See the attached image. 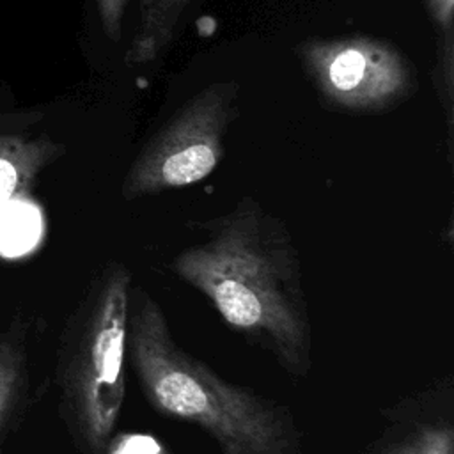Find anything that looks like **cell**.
<instances>
[{
	"label": "cell",
	"instance_id": "cell-1",
	"mask_svg": "<svg viewBox=\"0 0 454 454\" xmlns=\"http://www.w3.org/2000/svg\"><path fill=\"white\" fill-rule=\"evenodd\" d=\"M204 238L172 259L225 325L268 351L294 378L312 369V325L301 262L282 218L254 197L199 225Z\"/></svg>",
	"mask_w": 454,
	"mask_h": 454
},
{
	"label": "cell",
	"instance_id": "cell-2",
	"mask_svg": "<svg viewBox=\"0 0 454 454\" xmlns=\"http://www.w3.org/2000/svg\"><path fill=\"white\" fill-rule=\"evenodd\" d=\"M128 356L151 408L204 431L220 454H301L291 410L220 378L174 339L160 303L133 286Z\"/></svg>",
	"mask_w": 454,
	"mask_h": 454
},
{
	"label": "cell",
	"instance_id": "cell-3",
	"mask_svg": "<svg viewBox=\"0 0 454 454\" xmlns=\"http://www.w3.org/2000/svg\"><path fill=\"white\" fill-rule=\"evenodd\" d=\"M131 270L108 262L85 301L66 369L73 427L85 454H105L126 395Z\"/></svg>",
	"mask_w": 454,
	"mask_h": 454
},
{
	"label": "cell",
	"instance_id": "cell-4",
	"mask_svg": "<svg viewBox=\"0 0 454 454\" xmlns=\"http://www.w3.org/2000/svg\"><path fill=\"white\" fill-rule=\"evenodd\" d=\"M238 83L215 82L193 94L140 149L121 186L126 200L204 181L223 158V137L238 115Z\"/></svg>",
	"mask_w": 454,
	"mask_h": 454
},
{
	"label": "cell",
	"instance_id": "cell-5",
	"mask_svg": "<svg viewBox=\"0 0 454 454\" xmlns=\"http://www.w3.org/2000/svg\"><path fill=\"white\" fill-rule=\"evenodd\" d=\"M300 60L325 103L353 115L381 114L417 89V71L390 41L372 35L307 39Z\"/></svg>",
	"mask_w": 454,
	"mask_h": 454
},
{
	"label": "cell",
	"instance_id": "cell-6",
	"mask_svg": "<svg viewBox=\"0 0 454 454\" xmlns=\"http://www.w3.org/2000/svg\"><path fill=\"white\" fill-rule=\"evenodd\" d=\"M450 378L401 403L369 454H454Z\"/></svg>",
	"mask_w": 454,
	"mask_h": 454
},
{
	"label": "cell",
	"instance_id": "cell-7",
	"mask_svg": "<svg viewBox=\"0 0 454 454\" xmlns=\"http://www.w3.org/2000/svg\"><path fill=\"white\" fill-rule=\"evenodd\" d=\"M195 0H138V21L126 51L128 64H149L174 41L177 23Z\"/></svg>",
	"mask_w": 454,
	"mask_h": 454
},
{
	"label": "cell",
	"instance_id": "cell-8",
	"mask_svg": "<svg viewBox=\"0 0 454 454\" xmlns=\"http://www.w3.org/2000/svg\"><path fill=\"white\" fill-rule=\"evenodd\" d=\"M60 151L62 147L50 140L0 133V206L27 190Z\"/></svg>",
	"mask_w": 454,
	"mask_h": 454
},
{
	"label": "cell",
	"instance_id": "cell-9",
	"mask_svg": "<svg viewBox=\"0 0 454 454\" xmlns=\"http://www.w3.org/2000/svg\"><path fill=\"white\" fill-rule=\"evenodd\" d=\"M438 34L434 85L445 114L449 138L452 133L454 99V0H422Z\"/></svg>",
	"mask_w": 454,
	"mask_h": 454
},
{
	"label": "cell",
	"instance_id": "cell-10",
	"mask_svg": "<svg viewBox=\"0 0 454 454\" xmlns=\"http://www.w3.org/2000/svg\"><path fill=\"white\" fill-rule=\"evenodd\" d=\"M41 229L35 206L21 197H12L0 206V252L18 255L28 250Z\"/></svg>",
	"mask_w": 454,
	"mask_h": 454
},
{
	"label": "cell",
	"instance_id": "cell-11",
	"mask_svg": "<svg viewBox=\"0 0 454 454\" xmlns=\"http://www.w3.org/2000/svg\"><path fill=\"white\" fill-rule=\"evenodd\" d=\"M126 4L128 0H96L103 30L112 41L121 39L122 16H124Z\"/></svg>",
	"mask_w": 454,
	"mask_h": 454
},
{
	"label": "cell",
	"instance_id": "cell-12",
	"mask_svg": "<svg viewBox=\"0 0 454 454\" xmlns=\"http://www.w3.org/2000/svg\"><path fill=\"white\" fill-rule=\"evenodd\" d=\"M5 392H7V387H5V376H4V372H2V369H0V408H2L4 401H5Z\"/></svg>",
	"mask_w": 454,
	"mask_h": 454
}]
</instances>
